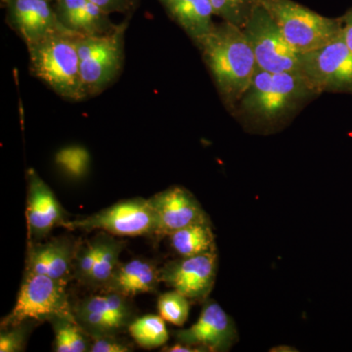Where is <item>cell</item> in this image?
<instances>
[{
    "label": "cell",
    "mask_w": 352,
    "mask_h": 352,
    "mask_svg": "<svg viewBox=\"0 0 352 352\" xmlns=\"http://www.w3.org/2000/svg\"><path fill=\"white\" fill-rule=\"evenodd\" d=\"M126 25L103 34H78L80 75L87 96L103 91L118 78L124 65Z\"/></svg>",
    "instance_id": "obj_5"
},
{
    "label": "cell",
    "mask_w": 352,
    "mask_h": 352,
    "mask_svg": "<svg viewBox=\"0 0 352 352\" xmlns=\"http://www.w3.org/2000/svg\"><path fill=\"white\" fill-rule=\"evenodd\" d=\"M171 249L179 258L217 251L212 223L192 224L168 236Z\"/></svg>",
    "instance_id": "obj_21"
},
{
    "label": "cell",
    "mask_w": 352,
    "mask_h": 352,
    "mask_svg": "<svg viewBox=\"0 0 352 352\" xmlns=\"http://www.w3.org/2000/svg\"><path fill=\"white\" fill-rule=\"evenodd\" d=\"M163 352H208L203 347L189 346V344H183L178 342L177 344L173 346H164L162 349Z\"/></svg>",
    "instance_id": "obj_31"
},
{
    "label": "cell",
    "mask_w": 352,
    "mask_h": 352,
    "mask_svg": "<svg viewBox=\"0 0 352 352\" xmlns=\"http://www.w3.org/2000/svg\"><path fill=\"white\" fill-rule=\"evenodd\" d=\"M189 298L179 292L173 289L159 296L157 311L164 321L182 327L188 320L190 311Z\"/></svg>",
    "instance_id": "obj_26"
},
{
    "label": "cell",
    "mask_w": 352,
    "mask_h": 352,
    "mask_svg": "<svg viewBox=\"0 0 352 352\" xmlns=\"http://www.w3.org/2000/svg\"><path fill=\"white\" fill-rule=\"evenodd\" d=\"M96 259V244L94 238L78 241L73 261V278L80 284L87 285Z\"/></svg>",
    "instance_id": "obj_27"
},
{
    "label": "cell",
    "mask_w": 352,
    "mask_h": 352,
    "mask_svg": "<svg viewBox=\"0 0 352 352\" xmlns=\"http://www.w3.org/2000/svg\"><path fill=\"white\" fill-rule=\"evenodd\" d=\"M315 95L300 73H270L256 69L237 106L261 122H277Z\"/></svg>",
    "instance_id": "obj_3"
},
{
    "label": "cell",
    "mask_w": 352,
    "mask_h": 352,
    "mask_svg": "<svg viewBox=\"0 0 352 352\" xmlns=\"http://www.w3.org/2000/svg\"><path fill=\"white\" fill-rule=\"evenodd\" d=\"M161 268L152 261L134 258L119 264L102 292H115L127 296L156 293L161 283Z\"/></svg>",
    "instance_id": "obj_17"
},
{
    "label": "cell",
    "mask_w": 352,
    "mask_h": 352,
    "mask_svg": "<svg viewBox=\"0 0 352 352\" xmlns=\"http://www.w3.org/2000/svg\"><path fill=\"white\" fill-rule=\"evenodd\" d=\"M217 251L176 258L162 266V283L192 300H208L217 280Z\"/></svg>",
    "instance_id": "obj_11"
},
{
    "label": "cell",
    "mask_w": 352,
    "mask_h": 352,
    "mask_svg": "<svg viewBox=\"0 0 352 352\" xmlns=\"http://www.w3.org/2000/svg\"><path fill=\"white\" fill-rule=\"evenodd\" d=\"M38 322L27 320L21 322L17 325L1 329L0 333V351L21 352L25 351L28 338Z\"/></svg>",
    "instance_id": "obj_28"
},
{
    "label": "cell",
    "mask_w": 352,
    "mask_h": 352,
    "mask_svg": "<svg viewBox=\"0 0 352 352\" xmlns=\"http://www.w3.org/2000/svg\"><path fill=\"white\" fill-rule=\"evenodd\" d=\"M215 16L243 29L261 0H210Z\"/></svg>",
    "instance_id": "obj_25"
},
{
    "label": "cell",
    "mask_w": 352,
    "mask_h": 352,
    "mask_svg": "<svg viewBox=\"0 0 352 352\" xmlns=\"http://www.w3.org/2000/svg\"><path fill=\"white\" fill-rule=\"evenodd\" d=\"M94 239L96 244V259L85 286L102 291L120 263V256L126 248V242L116 239L115 236L103 231L95 235Z\"/></svg>",
    "instance_id": "obj_20"
},
{
    "label": "cell",
    "mask_w": 352,
    "mask_h": 352,
    "mask_svg": "<svg viewBox=\"0 0 352 352\" xmlns=\"http://www.w3.org/2000/svg\"><path fill=\"white\" fill-rule=\"evenodd\" d=\"M164 322L160 315H144L134 319L127 331L139 346L147 349H157L164 346L170 338Z\"/></svg>",
    "instance_id": "obj_23"
},
{
    "label": "cell",
    "mask_w": 352,
    "mask_h": 352,
    "mask_svg": "<svg viewBox=\"0 0 352 352\" xmlns=\"http://www.w3.org/2000/svg\"><path fill=\"white\" fill-rule=\"evenodd\" d=\"M300 74L315 94H352V51L339 36L318 50L300 55Z\"/></svg>",
    "instance_id": "obj_9"
},
{
    "label": "cell",
    "mask_w": 352,
    "mask_h": 352,
    "mask_svg": "<svg viewBox=\"0 0 352 352\" xmlns=\"http://www.w3.org/2000/svg\"><path fill=\"white\" fill-rule=\"evenodd\" d=\"M194 43L200 50L224 103L235 108L258 69L244 31L222 21Z\"/></svg>",
    "instance_id": "obj_1"
},
{
    "label": "cell",
    "mask_w": 352,
    "mask_h": 352,
    "mask_svg": "<svg viewBox=\"0 0 352 352\" xmlns=\"http://www.w3.org/2000/svg\"><path fill=\"white\" fill-rule=\"evenodd\" d=\"M261 3L300 55L318 50L340 36V18L325 17L294 0H261Z\"/></svg>",
    "instance_id": "obj_4"
},
{
    "label": "cell",
    "mask_w": 352,
    "mask_h": 352,
    "mask_svg": "<svg viewBox=\"0 0 352 352\" xmlns=\"http://www.w3.org/2000/svg\"><path fill=\"white\" fill-rule=\"evenodd\" d=\"M90 352H129L132 346L119 336L109 335L91 339Z\"/></svg>",
    "instance_id": "obj_29"
},
{
    "label": "cell",
    "mask_w": 352,
    "mask_h": 352,
    "mask_svg": "<svg viewBox=\"0 0 352 352\" xmlns=\"http://www.w3.org/2000/svg\"><path fill=\"white\" fill-rule=\"evenodd\" d=\"M340 19V38L352 51V8L349 9Z\"/></svg>",
    "instance_id": "obj_30"
},
{
    "label": "cell",
    "mask_w": 352,
    "mask_h": 352,
    "mask_svg": "<svg viewBox=\"0 0 352 352\" xmlns=\"http://www.w3.org/2000/svg\"><path fill=\"white\" fill-rule=\"evenodd\" d=\"M89 152L82 146L72 145L62 148L55 155V163L65 175L74 180L82 179L90 168Z\"/></svg>",
    "instance_id": "obj_24"
},
{
    "label": "cell",
    "mask_w": 352,
    "mask_h": 352,
    "mask_svg": "<svg viewBox=\"0 0 352 352\" xmlns=\"http://www.w3.org/2000/svg\"><path fill=\"white\" fill-rule=\"evenodd\" d=\"M28 245L41 242L67 221L66 214L50 187L36 170L27 171Z\"/></svg>",
    "instance_id": "obj_14"
},
{
    "label": "cell",
    "mask_w": 352,
    "mask_h": 352,
    "mask_svg": "<svg viewBox=\"0 0 352 352\" xmlns=\"http://www.w3.org/2000/svg\"><path fill=\"white\" fill-rule=\"evenodd\" d=\"M149 200L156 217L155 237L159 239L192 224L210 222L196 197L184 187L171 186Z\"/></svg>",
    "instance_id": "obj_13"
},
{
    "label": "cell",
    "mask_w": 352,
    "mask_h": 352,
    "mask_svg": "<svg viewBox=\"0 0 352 352\" xmlns=\"http://www.w3.org/2000/svg\"><path fill=\"white\" fill-rule=\"evenodd\" d=\"M76 243L72 236L63 235L28 245L25 271L68 283L73 278Z\"/></svg>",
    "instance_id": "obj_16"
},
{
    "label": "cell",
    "mask_w": 352,
    "mask_h": 352,
    "mask_svg": "<svg viewBox=\"0 0 352 352\" xmlns=\"http://www.w3.org/2000/svg\"><path fill=\"white\" fill-rule=\"evenodd\" d=\"M57 15L62 24L82 34H103L113 31L109 13L90 0H57Z\"/></svg>",
    "instance_id": "obj_18"
},
{
    "label": "cell",
    "mask_w": 352,
    "mask_h": 352,
    "mask_svg": "<svg viewBox=\"0 0 352 352\" xmlns=\"http://www.w3.org/2000/svg\"><path fill=\"white\" fill-rule=\"evenodd\" d=\"M69 231H103L113 236H154L156 217L149 199L134 198L118 201L100 212L63 224Z\"/></svg>",
    "instance_id": "obj_7"
},
{
    "label": "cell",
    "mask_w": 352,
    "mask_h": 352,
    "mask_svg": "<svg viewBox=\"0 0 352 352\" xmlns=\"http://www.w3.org/2000/svg\"><path fill=\"white\" fill-rule=\"evenodd\" d=\"M168 16L195 41L212 31L215 23L210 0H159Z\"/></svg>",
    "instance_id": "obj_19"
},
{
    "label": "cell",
    "mask_w": 352,
    "mask_h": 352,
    "mask_svg": "<svg viewBox=\"0 0 352 352\" xmlns=\"http://www.w3.org/2000/svg\"><path fill=\"white\" fill-rule=\"evenodd\" d=\"M55 333L54 351L87 352L90 351L91 338L71 314L58 315L50 321Z\"/></svg>",
    "instance_id": "obj_22"
},
{
    "label": "cell",
    "mask_w": 352,
    "mask_h": 352,
    "mask_svg": "<svg viewBox=\"0 0 352 352\" xmlns=\"http://www.w3.org/2000/svg\"><path fill=\"white\" fill-rule=\"evenodd\" d=\"M76 320L91 339L102 336H119L136 318L131 296L103 292L89 296L73 307Z\"/></svg>",
    "instance_id": "obj_10"
},
{
    "label": "cell",
    "mask_w": 352,
    "mask_h": 352,
    "mask_svg": "<svg viewBox=\"0 0 352 352\" xmlns=\"http://www.w3.org/2000/svg\"><path fill=\"white\" fill-rule=\"evenodd\" d=\"M8 20L28 45L66 29L50 0H10Z\"/></svg>",
    "instance_id": "obj_15"
},
{
    "label": "cell",
    "mask_w": 352,
    "mask_h": 352,
    "mask_svg": "<svg viewBox=\"0 0 352 352\" xmlns=\"http://www.w3.org/2000/svg\"><path fill=\"white\" fill-rule=\"evenodd\" d=\"M258 69L270 73H300V55L289 45L279 25L259 4L243 28Z\"/></svg>",
    "instance_id": "obj_8"
},
{
    "label": "cell",
    "mask_w": 352,
    "mask_h": 352,
    "mask_svg": "<svg viewBox=\"0 0 352 352\" xmlns=\"http://www.w3.org/2000/svg\"><path fill=\"white\" fill-rule=\"evenodd\" d=\"M78 34L66 28L28 45L32 75L71 101H82L87 97L80 75Z\"/></svg>",
    "instance_id": "obj_2"
},
{
    "label": "cell",
    "mask_w": 352,
    "mask_h": 352,
    "mask_svg": "<svg viewBox=\"0 0 352 352\" xmlns=\"http://www.w3.org/2000/svg\"><path fill=\"white\" fill-rule=\"evenodd\" d=\"M2 2H4V3H7V2L10 1V0H1Z\"/></svg>",
    "instance_id": "obj_32"
},
{
    "label": "cell",
    "mask_w": 352,
    "mask_h": 352,
    "mask_svg": "<svg viewBox=\"0 0 352 352\" xmlns=\"http://www.w3.org/2000/svg\"><path fill=\"white\" fill-rule=\"evenodd\" d=\"M175 337L179 342L203 347L207 351L224 352L237 342L238 331L232 317L219 302L208 298L196 323L175 331Z\"/></svg>",
    "instance_id": "obj_12"
},
{
    "label": "cell",
    "mask_w": 352,
    "mask_h": 352,
    "mask_svg": "<svg viewBox=\"0 0 352 352\" xmlns=\"http://www.w3.org/2000/svg\"><path fill=\"white\" fill-rule=\"evenodd\" d=\"M67 285L46 275L25 271L15 307L2 318L0 327H10L27 320L50 322L58 315L71 314L73 307Z\"/></svg>",
    "instance_id": "obj_6"
}]
</instances>
